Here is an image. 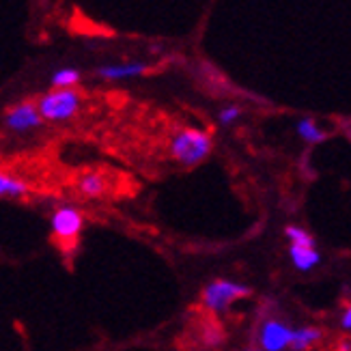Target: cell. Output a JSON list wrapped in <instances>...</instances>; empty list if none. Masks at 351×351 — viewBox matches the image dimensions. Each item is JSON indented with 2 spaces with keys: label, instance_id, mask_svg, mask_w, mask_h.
<instances>
[{
  "label": "cell",
  "instance_id": "cell-15",
  "mask_svg": "<svg viewBox=\"0 0 351 351\" xmlns=\"http://www.w3.org/2000/svg\"><path fill=\"white\" fill-rule=\"evenodd\" d=\"M239 117H241L239 106H224V108L218 112V121H220L222 125H233Z\"/></svg>",
  "mask_w": 351,
  "mask_h": 351
},
{
  "label": "cell",
  "instance_id": "cell-4",
  "mask_svg": "<svg viewBox=\"0 0 351 351\" xmlns=\"http://www.w3.org/2000/svg\"><path fill=\"white\" fill-rule=\"evenodd\" d=\"M84 231V213L75 205H58L50 213V233L52 237L69 246L78 239Z\"/></svg>",
  "mask_w": 351,
  "mask_h": 351
},
{
  "label": "cell",
  "instance_id": "cell-12",
  "mask_svg": "<svg viewBox=\"0 0 351 351\" xmlns=\"http://www.w3.org/2000/svg\"><path fill=\"white\" fill-rule=\"evenodd\" d=\"M295 132H298L300 138L304 143H308V145H319V143L326 141V132L319 128L313 119H302V121H298Z\"/></svg>",
  "mask_w": 351,
  "mask_h": 351
},
{
  "label": "cell",
  "instance_id": "cell-14",
  "mask_svg": "<svg viewBox=\"0 0 351 351\" xmlns=\"http://www.w3.org/2000/svg\"><path fill=\"white\" fill-rule=\"evenodd\" d=\"M285 235H287L289 243H293V246H315V237L302 226H295V224L287 226Z\"/></svg>",
  "mask_w": 351,
  "mask_h": 351
},
{
  "label": "cell",
  "instance_id": "cell-16",
  "mask_svg": "<svg viewBox=\"0 0 351 351\" xmlns=\"http://www.w3.org/2000/svg\"><path fill=\"white\" fill-rule=\"evenodd\" d=\"M341 328L347 330V332H351V304H349V306L341 315Z\"/></svg>",
  "mask_w": 351,
  "mask_h": 351
},
{
  "label": "cell",
  "instance_id": "cell-2",
  "mask_svg": "<svg viewBox=\"0 0 351 351\" xmlns=\"http://www.w3.org/2000/svg\"><path fill=\"white\" fill-rule=\"evenodd\" d=\"M37 110L48 123H65L82 108V93L78 88H52L37 101Z\"/></svg>",
  "mask_w": 351,
  "mask_h": 351
},
{
  "label": "cell",
  "instance_id": "cell-3",
  "mask_svg": "<svg viewBox=\"0 0 351 351\" xmlns=\"http://www.w3.org/2000/svg\"><path fill=\"white\" fill-rule=\"evenodd\" d=\"M252 293V289L235 282V280H228V278H216L203 287L201 291V304L213 315H222L228 308L233 306L235 302L239 300H246Z\"/></svg>",
  "mask_w": 351,
  "mask_h": 351
},
{
  "label": "cell",
  "instance_id": "cell-17",
  "mask_svg": "<svg viewBox=\"0 0 351 351\" xmlns=\"http://www.w3.org/2000/svg\"><path fill=\"white\" fill-rule=\"evenodd\" d=\"M243 351H261L258 347H248V349H243Z\"/></svg>",
  "mask_w": 351,
  "mask_h": 351
},
{
  "label": "cell",
  "instance_id": "cell-11",
  "mask_svg": "<svg viewBox=\"0 0 351 351\" xmlns=\"http://www.w3.org/2000/svg\"><path fill=\"white\" fill-rule=\"evenodd\" d=\"M322 339H324V332L319 330V328H315V326L293 328L289 349H291V351H308V349H313Z\"/></svg>",
  "mask_w": 351,
  "mask_h": 351
},
{
  "label": "cell",
  "instance_id": "cell-1",
  "mask_svg": "<svg viewBox=\"0 0 351 351\" xmlns=\"http://www.w3.org/2000/svg\"><path fill=\"white\" fill-rule=\"evenodd\" d=\"M213 151V136L201 128H181L173 134L169 154L181 169H196Z\"/></svg>",
  "mask_w": 351,
  "mask_h": 351
},
{
  "label": "cell",
  "instance_id": "cell-5",
  "mask_svg": "<svg viewBox=\"0 0 351 351\" xmlns=\"http://www.w3.org/2000/svg\"><path fill=\"white\" fill-rule=\"evenodd\" d=\"M291 334L293 328L287 322L278 317H267L258 326L256 332V343L261 351H285L289 349V343H291Z\"/></svg>",
  "mask_w": 351,
  "mask_h": 351
},
{
  "label": "cell",
  "instance_id": "cell-10",
  "mask_svg": "<svg viewBox=\"0 0 351 351\" xmlns=\"http://www.w3.org/2000/svg\"><path fill=\"white\" fill-rule=\"evenodd\" d=\"M289 258L298 271H311L322 261V254H319L317 246H293L289 243Z\"/></svg>",
  "mask_w": 351,
  "mask_h": 351
},
{
  "label": "cell",
  "instance_id": "cell-9",
  "mask_svg": "<svg viewBox=\"0 0 351 351\" xmlns=\"http://www.w3.org/2000/svg\"><path fill=\"white\" fill-rule=\"evenodd\" d=\"M30 192V183L20 177L7 171H0V198H11V201H20V198H26Z\"/></svg>",
  "mask_w": 351,
  "mask_h": 351
},
{
  "label": "cell",
  "instance_id": "cell-13",
  "mask_svg": "<svg viewBox=\"0 0 351 351\" xmlns=\"http://www.w3.org/2000/svg\"><path fill=\"white\" fill-rule=\"evenodd\" d=\"M82 80V73L75 67H63L52 73V88H75Z\"/></svg>",
  "mask_w": 351,
  "mask_h": 351
},
{
  "label": "cell",
  "instance_id": "cell-8",
  "mask_svg": "<svg viewBox=\"0 0 351 351\" xmlns=\"http://www.w3.org/2000/svg\"><path fill=\"white\" fill-rule=\"evenodd\" d=\"M149 71V65L143 60H128V63H112V65H104L97 69V75L104 80L119 82V80H132V78H141Z\"/></svg>",
  "mask_w": 351,
  "mask_h": 351
},
{
  "label": "cell",
  "instance_id": "cell-6",
  "mask_svg": "<svg viewBox=\"0 0 351 351\" xmlns=\"http://www.w3.org/2000/svg\"><path fill=\"white\" fill-rule=\"evenodd\" d=\"M43 125V119L37 110L35 101H20L11 106V108L5 112V128L13 134H28L35 132Z\"/></svg>",
  "mask_w": 351,
  "mask_h": 351
},
{
  "label": "cell",
  "instance_id": "cell-7",
  "mask_svg": "<svg viewBox=\"0 0 351 351\" xmlns=\"http://www.w3.org/2000/svg\"><path fill=\"white\" fill-rule=\"evenodd\" d=\"M75 190L86 201H99L110 190V179L101 171H86L75 181Z\"/></svg>",
  "mask_w": 351,
  "mask_h": 351
}]
</instances>
